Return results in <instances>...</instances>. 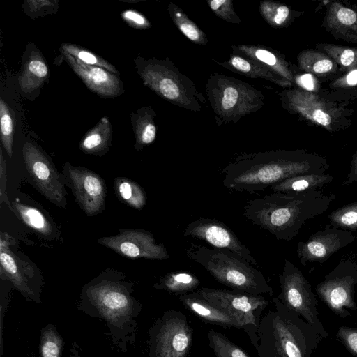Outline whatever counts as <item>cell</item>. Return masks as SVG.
Listing matches in <instances>:
<instances>
[{"instance_id": "8", "label": "cell", "mask_w": 357, "mask_h": 357, "mask_svg": "<svg viewBox=\"0 0 357 357\" xmlns=\"http://www.w3.org/2000/svg\"><path fill=\"white\" fill-rule=\"evenodd\" d=\"M137 73L144 85L160 97L178 105L188 107L194 89L182 74L175 71L171 63L138 56L134 61Z\"/></svg>"}, {"instance_id": "12", "label": "cell", "mask_w": 357, "mask_h": 357, "mask_svg": "<svg viewBox=\"0 0 357 357\" xmlns=\"http://www.w3.org/2000/svg\"><path fill=\"white\" fill-rule=\"evenodd\" d=\"M357 284V262L342 259L316 288L319 296L335 311L356 308L354 287Z\"/></svg>"}, {"instance_id": "41", "label": "cell", "mask_w": 357, "mask_h": 357, "mask_svg": "<svg viewBox=\"0 0 357 357\" xmlns=\"http://www.w3.org/2000/svg\"><path fill=\"white\" fill-rule=\"evenodd\" d=\"M332 62L330 60L324 59L317 61L313 66V70L317 73H323L329 71L332 68Z\"/></svg>"}, {"instance_id": "45", "label": "cell", "mask_w": 357, "mask_h": 357, "mask_svg": "<svg viewBox=\"0 0 357 357\" xmlns=\"http://www.w3.org/2000/svg\"><path fill=\"white\" fill-rule=\"evenodd\" d=\"M354 53L351 50H345L341 54L340 61L343 66H349L354 60Z\"/></svg>"}, {"instance_id": "32", "label": "cell", "mask_w": 357, "mask_h": 357, "mask_svg": "<svg viewBox=\"0 0 357 357\" xmlns=\"http://www.w3.org/2000/svg\"><path fill=\"white\" fill-rule=\"evenodd\" d=\"M169 13L180 31L190 40L197 43H205L206 38L197 26L179 9L169 5Z\"/></svg>"}, {"instance_id": "4", "label": "cell", "mask_w": 357, "mask_h": 357, "mask_svg": "<svg viewBox=\"0 0 357 357\" xmlns=\"http://www.w3.org/2000/svg\"><path fill=\"white\" fill-rule=\"evenodd\" d=\"M185 252L216 281L232 290L255 296L273 295V289L261 271L229 251L190 243Z\"/></svg>"}, {"instance_id": "17", "label": "cell", "mask_w": 357, "mask_h": 357, "mask_svg": "<svg viewBox=\"0 0 357 357\" xmlns=\"http://www.w3.org/2000/svg\"><path fill=\"white\" fill-rule=\"evenodd\" d=\"M60 52L70 68L98 96L114 98L124 93L123 82L118 75L99 66L84 63L65 51Z\"/></svg>"}, {"instance_id": "10", "label": "cell", "mask_w": 357, "mask_h": 357, "mask_svg": "<svg viewBox=\"0 0 357 357\" xmlns=\"http://www.w3.org/2000/svg\"><path fill=\"white\" fill-rule=\"evenodd\" d=\"M183 235L205 241L212 248L229 251L252 266H259L249 248L227 225L218 220L199 218L185 227Z\"/></svg>"}, {"instance_id": "24", "label": "cell", "mask_w": 357, "mask_h": 357, "mask_svg": "<svg viewBox=\"0 0 357 357\" xmlns=\"http://www.w3.org/2000/svg\"><path fill=\"white\" fill-rule=\"evenodd\" d=\"M13 212L22 221L35 231L50 236L53 227L46 216L38 208L15 201L13 202Z\"/></svg>"}, {"instance_id": "16", "label": "cell", "mask_w": 357, "mask_h": 357, "mask_svg": "<svg viewBox=\"0 0 357 357\" xmlns=\"http://www.w3.org/2000/svg\"><path fill=\"white\" fill-rule=\"evenodd\" d=\"M9 243L7 238L1 236V274L4 273L5 279L8 280L26 300L40 303L42 287L40 280L34 278L33 269L28 268L22 260L17 259V255L9 248Z\"/></svg>"}, {"instance_id": "31", "label": "cell", "mask_w": 357, "mask_h": 357, "mask_svg": "<svg viewBox=\"0 0 357 357\" xmlns=\"http://www.w3.org/2000/svg\"><path fill=\"white\" fill-rule=\"evenodd\" d=\"M215 105L225 114L237 112L238 106L243 102V89L237 84H226L218 96Z\"/></svg>"}, {"instance_id": "34", "label": "cell", "mask_w": 357, "mask_h": 357, "mask_svg": "<svg viewBox=\"0 0 357 357\" xmlns=\"http://www.w3.org/2000/svg\"><path fill=\"white\" fill-rule=\"evenodd\" d=\"M121 18L128 26L135 29H145L151 26V24L146 17L133 9L123 11Z\"/></svg>"}, {"instance_id": "7", "label": "cell", "mask_w": 357, "mask_h": 357, "mask_svg": "<svg viewBox=\"0 0 357 357\" xmlns=\"http://www.w3.org/2000/svg\"><path fill=\"white\" fill-rule=\"evenodd\" d=\"M195 292L211 305L233 317L241 329L248 335L251 342L255 339L259 317L269 303L264 296L208 287L198 289Z\"/></svg>"}, {"instance_id": "15", "label": "cell", "mask_w": 357, "mask_h": 357, "mask_svg": "<svg viewBox=\"0 0 357 357\" xmlns=\"http://www.w3.org/2000/svg\"><path fill=\"white\" fill-rule=\"evenodd\" d=\"M355 240L356 236L351 231L327 225L305 241L298 242L297 257L304 266L308 263H323Z\"/></svg>"}, {"instance_id": "47", "label": "cell", "mask_w": 357, "mask_h": 357, "mask_svg": "<svg viewBox=\"0 0 357 357\" xmlns=\"http://www.w3.org/2000/svg\"><path fill=\"white\" fill-rule=\"evenodd\" d=\"M70 357H82L79 353V347L75 342H73L70 349Z\"/></svg>"}, {"instance_id": "44", "label": "cell", "mask_w": 357, "mask_h": 357, "mask_svg": "<svg viewBox=\"0 0 357 357\" xmlns=\"http://www.w3.org/2000/svg\"><path fill=\"white\" fill-rule=\"evenodd\" d=\"M298 82L301 85L309 91L314 89V82L312 75L304 74L299 77Z\"/></svg>"}, {"instance_id": "33", "label": "cell", "mask_w": 357, "mask_h": 357, "mask_svg": "<svg viewBox=\"0 0 357 357\" xmlns=\"http://www.w3.org/2000/svg\"><path fill=\"white\" fill-rule=\"evenodd\" d=\"M22 7L29 17L35 20L56 13L59 5L58 0H24Z\"/></svg>"}, {"instance_id": "3", "label": "cell", "mask_w": 357, "mask_h": 357, "mask_svg": "<svg viewBox=\"0 0 357 357\" xmlns=\"http://www.w3.org/2000/svg\"><path fill=\"white\" fill-rule=\"evenodd\" d=\"M335 198V194H326L321 190L273 192L247 202L243 206V215L277 240L289 242L298 234L306 221L325 212Z\"/></svg>"}, {"instance_id": "5", "label": "cell", "mask_w": 357, "mask_h": 357, "mask_svg": "<svg viewBox=\"0 0 357 357\" xmlns=\"http://www.w3.org/2000/svg\"><path fill=\"white\" fill-rule=\"evenodd\" d=\"M274 310L260 319L251 342L258 357H304L292 312L278 298L273 299Z\"/></svg>"}, {"instance_id": "28", "label": "cell", "mask_w": 357, "mask_h": 357, "mask_svg": "<svg viewBox=\"0 0 357 357\" xmlns=\"http://www.w3.org/2000/svg\"><path fill=\"white\" fill-rule=\"evenodd\" d=\"M208 345L216 357H250L243 349L219 332L208 331Z\"/></svg>"}, {"instance_id": "36", "label": "cell", "mask_w": 357, "mask_h": 357, "mask_svg": "<svg viewBox=\"0 0 357 357\" xmlns=\"http://www.w3.org/2000/svg\"><path fill=\"white\" fill-rule=\"evenodd\" d=\"M337 335L351 352L357 356V328H341Z\"/></svg>"}, {"instance_id": "20", "label": "cell", "mask_w": 357, "mask_h": 357, "mask_svg": "<svg viewBox=\"0 0 357 357\" xmlns=\"http://www.w3.org/2000/svg\"><path fill=\"white\" fill-rule=\"evenodd\" d=\"M112 141V125L108 117L104 116L85 134L79 144V148L86 154L101 156L109 151Z\"/></svg>"}, {"instance_id": "19", "label": "cell", "mask_w": 357, "mask_h": 357, "mask_svg": "<svg viewBox=\"0 0 357 357\" xmlns=\"http://www.w3.org/2000/svg\"><path fill=\"white\" fill-rule=\"evenodd\" d=\"M179 300L186 309L206 323L241 329L233 317L211 305L195 291L180 295Z\"/></svg>"}, {"instance_id": "1", "label": "cell", "mask_w": 357, "mask_h": 357, "mask_svg": "<svg viewBox=\"0 0 357 357\" xmlns=\"http://www.w3.org/2000/svg\"><path fill=\"white\" fill-rule=\"evenodd\" d=\"M134 283L114 270H106L83 286L77 309L105 321L112 344L126 353L134 347L142 305L132 295Z\"/></svg>"}, {"instance_id": "2", "label": "cell", "mask_w": 357, "mask_h": 357, "mask_svg": "<svg viewBox=\"0 0 357 357\" xmlns=\"http://www.w3.org/2000/svg\"><path fill=\"white\" fill-rule=\"evenodd\" d=\"M324 159L289 151H267L238 156L221 169L222 184L238 192L255 193L302 174H324Z\"/></svg>"}, {"instance_id": "18", "label": "cell", "mask_w": 357, "mask_h": 357, "mask_svg": "<svg viewBox=\"0 0 357 357\" xmlns=\"http://www.w3.org/2000/svg\"><path fill=\"white\" fill-rule=\"evenodd\" d=\"M27 47L18 77L20 88L25 93L40 89L50 75L48 66L41 52L32 43H29Z\"/></svg>"}, {"instance_id": "29", "label": "cell", "mask_w": 357, "mask_h": 357, "mask_svg": "<svg viewBox=\"0 0 357 357\" xmlns=\"http://www.w3.org/2000/svg\"><path fill=\"white\" fill-rule=\"evenodd\" d=\"M330 225L349 231H357V202L344 205L328 216Z\"/></svg>"}, {"instance_id": "11", "label": "cell", "mask_w": 357, "mask_h": 357, "mask_svg": "<svg viewBox=\"0 0 357 357\" xmlns=\"http://www.w3.org/2000/svg\"><path fill=\"white\" fill-rule=\"evenodd\" d=\"M63 173L78 204L86 215L93 216L104 210L106 185L100 175L90 169L73 166L69 162L64 164Z\"/></svg>"}, {"instance_id": "23", "label": "cell", "mask_w": 357, "mask_h": 357, "mask_svg": "<svg viewBox=\"0 0 357 357\" xmlns=\"http://www.w3.org/2000/svg\"><path fill=\"white\" fill-rule=\"evenodd\" d=\"M199 284L200 280L195 275L189 272L175 271L162 275L153 287L180 296L194 292Z\"/></svg>"}, {"instance_id": "39", "label": "cell", "mask_w": 357, "mask_h": 357, "mask_svg": "<svg viewBox=\"0 0 357 357\" xmlns=\"http://www.w3.org/2000/svg\"><path fill=\"white\" fill-rule=\"evenodd\" d=\"M337 15L340 22L346 25H351L354 24L357 19L355 12L346 8H340L337 11Z\"/></svg>"}, {"instance_id": "42", "label": "cell", "mask_w": 357, "mask_h": 357, "mask_svg": "<svg viewBox=\"0 0 357 357\" xmlns=\"http://www.w3.org/2000/svg\"><path fill=\"white\" fill-rule=\"evenodd\" d=\"M354 182L357 183V155L351 162L350 172L348 173L347 177L343 182V184L349 185Z\"/></svg>"}, {"instance_id": "43", "label": "cell", "mask_w": 357, "mask_h": 357, "mask_svg": "<svg viewBox=\"0 0 357 357\" xmlns=\"http://www.w3.org/2000/svg\"><path fill=\"white\" fill-rule=\"evenodd\" d=\"M312 117L317 123L324 126H327L331 122L330 116L320 109L315 110Z\"/></svg>"}, {"instance_id": "27", "label": "cell", "mask_w": 357, "mask_h": 357, "mask_svg": "<svg viewBox=\"0 0 357 357\" xmlns=\"http://www.w3.org/2000/svg\"><path fill=\"white\" fill-rule=\"evenodd\" d=\"M60 50L66 52L77 59L87 65L103 68L118 75L120 74L119 71L114 67V66L110 63L108 61L103 59L101 56H99L79 45L63 43L61 45Z\"/></svg>"}, {"instance_id": "9", "label": "cell", "mask_w": 357, "mask_h": 357, "mask_svg": "<svg viewBox=\"0 0 357 357\" xmlns=\"http://www.w3.org/2000/svg\"><path fill=\"white\" fill-rule=\"evenodd\" d=\"M22 155L25 167L38 191L53 204L65 208L66 191L54 165L43 151L31 142L24 143Z\"/></svg>"}, {"instance_id": "30", "label": "cell", "mask_w": 357, "mask_h": 357, "mask_svg": "<svg viewBox=\"0 0 357 357\" xmlns=\"http://www.w3.org/2000/svg\"><path fill=\"white\" fill-rule=\"evenodd\" d=\"M1 142L9 158L13 156L14 116L8 104L0 98Z\"/></svg>"}, {"instance_id": "14", "label": "cell", "mask_w": 357, "mask_h": 357, "mask_svg": "<svg viewBox=\"0 0 357 357\" xmlns=\"http://www.w3.org/2000/svg\"><path fill=\"white\" fill-rule=\"evenodd\" d=\"M98 242L118 254L132 259L165 260L170 257L163 243H156L153 234L144 229H121L119 234Z\"/></svg>"}, {"instance_id": "13", "label": "cell", "mask_w": 357, "mask_h": 357, "mask_svg": "<svg viewBox=\"0 0 357 357\" xmlns=\"http://www.w3.org/2000/svg\"><path fill=\"white\" fill-rule=\"evenodd\" d=\"M281 293L278 299L289 310L314 321L315 297L311 286L301 271L289 260L284 259L283 271L279 275Z\"/></svg>"}, {"instance_id": "26", "label": "cell", "mask_w": 357, "mask_h": 357, "mask_svg": "<svg viewBox=\"0 0 357 357\" xmlns=\"http://www.w3.org/2000/svg\"><path fill=\"white\" fill-rule=\"evenodd\" d=\"M64 342L52 324H48L40 331L39 342L40 357H61ZM32 357H35L33 354Z\"/></svg>"}, {"instance_id": "25", "label": "cell", "mask_w": 357, "mask_h": 357, "mask_svg": "<svg viewBox=\"0 0 357 357\" xmlns=\"http://www.w3.org/2000/svg\"><path fill=\"white\" fill-rule=\"evenodd\" d=\"M114 190L119 199L124 204L137 210L142 209L146 204V195L136 182L122 177L114 180Z\"/></svg>"}, {"instance_id": "40", "label": "cell", "mask_w": 357, "mask_h": 357, "mask_svg": "<svg viewBox=\"0 0 357 357\" xmlns=\"http://www.w3.org/2000/svg\"><path fill=\"white\" fill-rule=\"evenodd\" d=\"M276 13L273 17V21L276 24H282L289 15V10L285 6H280L276 9Z\"/></svg>"}, {"instance_id": "46", "label": "cell", "mask_w": 357, "mask_h": 357, "mask_svg": "<svg viewBox=\"0 0 357 357\" xmlns=\"http://www.w3.org/2000/svg\"><path fill=\"white\" fill-rule=\"evenodd\" d=\"M347 82L349 85L357 84V70H352L347 76Z\"/></svg>"}, {"instance_id": "37", "label": "cell", "mask_w": 357, "mask_h": 357, "mask_svg": "<svg viewBox=\"0 0 357 357\" xmlns=\"http://www.w3.org/2000/svg\"><path fill=\"white\" fill-rule=\"evenodd\" d=\"M0 199L1 204L5 202L13 212V206L8 201L6 194V164L1 148H0Z\"/></svg>"}, {"instance_id": "22", "label": "cell", "mask_w": 357, "mask_h": 357, "mask_svg": "<svg viewBox=\"0 0 357 357\" xmlns=\"http://www.w3.org/2000/svg\"><path fill=\"white\" fill-rule=\"evenodd\" d=\"M333 176L324 174H302L287 179L271 185L275 192H301L311 190H320L325 185L332 182Z\"/></svg>"}, {"instance_id": "21", "label": "cell", "mask_w": 357, "mask_h": 357, "mask_svg": "<svg viewBox=\"0 0 357 357\" xmlns=\"http://www.w3.org/2000/svg\"><path fill=\"white\" fill-rule=\"evenodd\" d=\"M155 113L149 106L138 109L130 114V120L135 137L134 149L139 151L154 142L156 126L154 123Z\"/></svg>"}, {"instance_id": "38", "label": "cell", "mask_w": 357, "mask_h": 357, "mask_svg": "<svg viewBox=\"0 0 357 357\" xmlns=\"http://www.w3.org/2000/svg\"><path fill=\"white\" fill-rule=\"evenodd\" d=\"M255 57L267 66H274L277 63L275 56L271 52L264 49H257L255 52Z\"/></svg>"}, {"instance_id": "6", "label": "cell", "mask_w": 357, "mask_h": 357, "mask_svg": "<svg viewBox=\"0 0 357 357\" xmlns=\"http://www.w3.org/2000/svg\"><path fill=\"white\" fill-rule=\"evenodd\" d=\"M192 337L188 317L178 310H167L149 329V356L186 357Z\"/></svg>"}, {"instance_id": "35", "label": "cell", "mask_w": 357, "mask_h": 357, "mask_svg": "<svg viewBox=\"0 0 357 357\" xmlns=\"http://www.w3.org/2000/svg\"><path fill=\"white\" fill-rule=\"evenodd\" d=\"M211 8L217 13L220 17L236 22V16L235 15L231 2L227 0H213L209 2Z\"/></svg>"}]
</instances>
